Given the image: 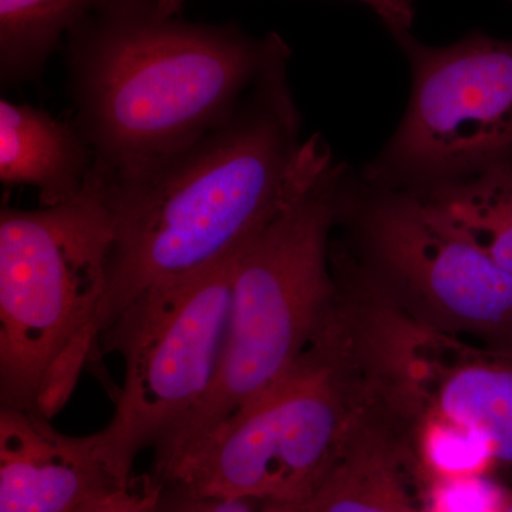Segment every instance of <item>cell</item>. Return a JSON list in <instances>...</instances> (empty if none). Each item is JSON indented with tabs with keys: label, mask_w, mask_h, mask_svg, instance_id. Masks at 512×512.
Masks as SVG:
<instances>
[{
	"label": "cell",
	"mask_w": 512,
	"mask_h": 512,
	"mask_svg": "<svg viewBox=\"0 0 512 512\" xmlns=\"http://www.w3.org/2000/svg\"><path fill=\"white\" fill-rule=\"evenodd\" d=\"M285 67L191 146L124 183H104L114 239L97 349L134 299L238 254L329 167L318 138L299 141Z\"/></svg>",
	"instance_id": "1"
},
{
	"label": "cell",
	"mask_w": 512,
	"mask_h": 512,
	"mask_svg": "<svg viewBox=\"0 0 512 512\" xmlns=\"http://www.w3.org/2000/svg\"><path fill=\"white\" fill-rule=\"evenodd\" d=\"M281 37L161 16L158 0H99L66 36L74 123L104 183H124L228 119L288 60Z\"/></svg>",
	"instance_id": "2"
},
{
	"label": "cell",
	"mask_w": 512,
	"mask_h": 512,
	"mask_svg": "<svg viewBox=\"0 0 512 512\" xmlns=\"http://www.w3.org/2000/svg\"><path fill=\"white\" fill-rule=\"evenodd\" d=\"M114 228L92 168L73 200L0 210V403L52 420L99 360Z\"/></svg>",
	"instance_id": "3"
},
{
	"label": "cell",
	"mask_w": 512,
	"mask_h": 512,
	"mask_svg": "<svg viewBox=\"0 0 512 512\" xmlns=\"http://www.w3.org/2000/svg\"><path fill=\"white\" fill-rule=\"evenodd\" d=\"M380 394L365 316L339 298L274 386L191 448L160 485L306 505Z\"/></svg>",
	"instance_id": "4"
},
{
	"label": "cell",
	"mask_w": 512,
	"mask_h": 512,
	"mask_svg": "<svg viewBox=\"0 0 512 512\" xmlns=\"http://www.w3.org/2000/svg\"><path fill=\"white\" fill-rule=\"evenodd\" d=\"M339 202L340 168L330 164L242 251L217 376L198 409L154 448L153 480L278 383L312 345L338 299L329 232Z\"/></svg>",
	"instance_id": "5"
},
{
	"label": "cell",
	"mask_w": 512,
	"mask_h": 512,
	"mask_svg": "<svg viewBox=\"0 0 512 512\" xmlns=\"http://www.w3.org/2000/svg\"><path fill=\"white\" fill-rule=\"evenodd\" d=\"M244 249L205 271L144 292L100 336L99 357L119 352L124 380L113 416L94 436L126 483L136 480L138 454L167 440L210 392Z\"/></svg>",
	"instance_id": "6"
},
{
	"label": "cell",
	"mask_w": 512,
	"mask_h": 512,
	"mask_svg": "<svg viewBox=\"0 0 512 512\" xmlns=\"http://www.w3.org/2000/svg\"><path fill=\"white\" fill-rule=\"evenodd\" d=\"M367 285L427 328L512 352V276L421 192H372L357 212Z\"/></svg>",
	"instance_id": "7"
},
{
	"label": "cell",
	"mask_w": 512,
	"mask_h": 512,
	"mask_svg": "<svg viewBox=\"0 0 512 512\" xmlns=\"http://www.w3.org/2000/svg\"><path fill=\"white\" fill-rule=\"evenodd\" d=\"M397 40L412 66V96L375 181L423 192L511 161L512 42L481 33L440 47L410 33Z\"/></svg>",
	"instance_id": "8"
},
{
	"label": "cell",
	"mask_w": 512,
	"mask_h": 512,
	"mask_svg": "<svg viewBox=\"0 0 512 512\" xmlns=\"http://www.w3.org/2000/svg\"><path fill=\"white\" fill-rule=\"evenodd\" d=\"M396 316L382 342L387 386L412 419L439 417L480 433L512 471V352L491 355Z\"/></svg>",
	"instance_id": "9"
},
{
	"label": "cell",
	"mask_w": 512,
	"mask_h": 512,
	"mask_svg": "<svg viewBox=\"0 0 512 512\" xmlns=\"http://www.w3.org/2000/svg\"><path fill=\"white\" fill-rule=\"evenodd\" d=\"M126 483L96 436H70L50 419L0 407V512H76Z\"/></svg>",
	"instance_id": "10"
},
{
	"label": "cell",
	"mask_w": 512,
	"mask_h": 512,
	"mask_svg": "<svg viewBox=\"0 0 512 512\" xmlns=\"http://www.w3.org/2000/svg\"><path fill=\"white\" fill-rule=\"evenodd\" d=\"M409 420L383 393L350 434L308 512H434Z\"/></svg>",
	"instance_id": "11"
},
{
	"label": "cell",
	"mask_w": 512,
	"mask_h": 512,
	"mask_svg": "<svg viewBox=\"0 0 512 512\" xmlns=\"http://www.w3.org/2000/svg\"><path fill=\"white\" fill-rule=\"evenodd\" d=\"M89 141L74 121L56 119L30 104L0 100V181L35 188L42 207L80 194L92 173Z\"/></svg>",
	"instance_id": "12"
},
{
	"label": "cell",
	"mask_w": 512,
	"mask_h": 512,
	"mask_svg": "<svg viewBox=\"0 0 512 512\" xmlns=\"http://www.w3.org/2000/svg\"><path fill=\"white\" fill-rule=\"evenodd\" d=\"M99 0H0V80L19 86L42 74L63 39Z\"/></svg>",
	"instance_id": "13"
},
{
	"label": "cell",
	"mask_w": 512,
	"mask_h": 512,
	"mask_svg": "<svg viewBox=\"0 0 512 512\" xmlns=\"http://www.w3.org/2000/svg\"><path fill=\"white\" fill-rule=\"evenodd\" d=\"M421 194L512 276V161Z\"/></svg>",
	"instance_id": "14"
},
{
	"label": "cell",
	"mask_w": 512,
	"mask_h": 512,
	"mask_svg": "<svg viewBox=\"0 0 512 512\" xmlns=\"http://www.w3.org/2000/svg\"><path fill=\"white\" fill-rule=\"evenodd\" d=\"M412 420H421L414 447L431 480L484 474L494 463L490 444L477 431L439 417Z\"/></svg>",
	"instance_id": "15"
},
{
	"label": "cell",
	"mask_w": 512,
	"mask_h": 512,
	"mask_svg": "<svg viewBox=\"0 0 512 512\" xmlns=\"http://www.w3.org/2000/svg\"><path fill=\"white\" fill-rule=\"evenodd\" d=\"M434 512H503L508 495L485 474L433 480L430 490Z\"/></svg>",
	"instance_id": "16"
},
{
	"label": "cell",
	"mask_w": 512,
	"mask_h": 512,
	"mask_svg": "<svg viewBox=\"0 0 512 512\" xmlns=\"http://www.w3.org/2000/svg\"><path fill=\"white\" fill-rule=\"evenodd\" d=\"M153 484L157 488L156 512H308L306 505L275 503L258 498L202 495L175 485Z\"/></svg>",
	"instance_id": "17"
},
{
	"label": "cell",
	"mask_w": 512,
	"mask_h": 512,
	"mask_svg": "<svg viewBox=\"0 0 512 512\" xmlns=\"http://www.w3.org/2000/svg\"><path fill=\"white\" fill-rule=\"evenodd\" d=\"M156 497V485L146 476L90 501L76 512H156Z\"/></svg>",
	"instance_id": "18"
},
{
	"label": "cell",
	"mask_w": 512,
	"mask_h": 512,
	"mask_svg": "<svg viewBox=\"0 0 512 512\" xmlns=\"http://www.w3.org/2000/svg\"><path fill=\"white\" fill-rule=\"evenodd\" d=\"M370 6L379 18L392 30L394 36L409 33L414 18L413 0H360ZM185 0H158V13L161 16H177L183 9Z\"/></svg>",
	"instance_id": "19"
},
{
	"label": "cell",
	"mask_w": 512,
	"mask_h": 512,
	"mask_svg": "<svg viewBox=\"0 0 512 512\" xmlns=\"http://www.w3.org/2000/svg\"><path fill=\"white\" fill-rule=\"evenodd\" d=\"M503 512H512V497L508 498L507 504H505Z\"/></svg>",
	"instance_id": "20"
}]
</instances>
